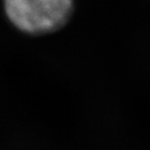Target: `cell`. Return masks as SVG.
<instances>
[{
  "label": "cell",
  "mask_w": 150,
  "mask_h": 150,
  "mask_svg": "<svg viewBox=\"0 0 150 150\" xmlns=\"http://www.w3.org/2000/svg\"><path fill=\"white\" fill-rule=\"evenodd\" d=\"M72 0H5L12 23L31 33L52 31L67 21Z\"/></svg>",
  "instance_id": "obj_1"
}]
</instances>
